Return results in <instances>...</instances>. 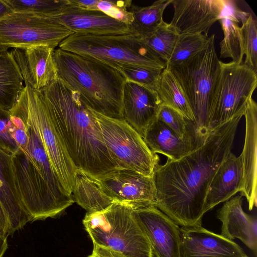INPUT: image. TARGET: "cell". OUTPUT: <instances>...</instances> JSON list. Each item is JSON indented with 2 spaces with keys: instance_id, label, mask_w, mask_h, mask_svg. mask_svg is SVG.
Returning a JSON list of instances; mask_svg holds the SVG:
<instances>
[{
  "instance_id": "6da1fadb",
  "label": "cell",
  "mask_w": 257,
  "mask_h": 257,
  "mask_svg": "<svg viewBox=\"0 0 257 257\" xmlns=\"http://www.w3.org/2000/svg\"><path fill=\"white\" fill-rule=\"evenodd\" d=\"M238 114L212 130L204 143L177 160L158 164L153 179L156 207L183 227L201 226L210 183L233 147Z\"/></svg>"
},
{
  "instance_id": "7a4b0ae2",
  "label": "cell",
  "mask_w": 257,
  "mask_h": 257,
  "mask_svg": "<svg viewBox=\"0 0 257 257\" xmlns=\"http://www.w3.org/2000/svg\"><path fill=\"white\" fill-rule=\"evenodd\" d=\"M40 92L76 167L94 178L115 169L98 123L79 94L59 78Z\"/></svg>"
},
{
  "instance_id": "3957f363",
  "label": "cell",
  "mask_w": 257,
  "mask_h": 257,
  "mask_svg": "<svg viewBox=\"0 0 257 257\" xmlns=\"http://www.w3.org/2000/svg\"><path fill=\"white\" fill-rule=\"evenodd\" d=\"M58 77L80 95L92 110L123 119L122 97L126 79L115 67L75 53L55 49Z\"/></svg>"
},
{
  "instance_id": "277c9868",
  "label": "cell",
  "mask_w": 257,
  "mask_h": 257,
  "mask_svg": "<svg viewBox=\"0 0 257 257\" xmlns=\"http://www.w3.org/2000/svg\"><path fill=\"white\" fill-rule=\"evenodd\" d=\"M214 34L205 47L183 63L169 69L183 90L194 117L197 134L209 136L214 92L220 72V63L214 46Z\"/></svg>"
},
{
  "instance_id": "5b68a950",
  "label": "cell",
  "mask_w": 257,
  "mask_h": 257,
  "mask_svg": "<svg viewBox=\"0 0 257 257\" xmlns=\"http://www.w3.org/2000/svg\"><path fill=\"white\" fill-rule=\"evenodd\" d=\"M93 243L128 257H155L132 206L114 202L105 210L87 213L82 221Z\"/></svg>"
},
{
  "instance_id": "8992f818",
  "label": "cell",
  "mask_w": 257,
  "mask_h": 257,
  "mask_svg": "<svg viewBox=\"0 0 257 257\" xmlns=\"http://www.w3.org/2000/svg\"><path fill=\"white\" fill-rule=\"evenodd\" d=\"M59 48L94 59L115 68L131 65L164 69L165 62L157 58L143 39L133 33L95 35L73 33Z\"/></svg>"
},
{
  "instance_id": "52a82bcc",
  "label": "cell",
  "mask_w": 257,
  "mask_h": 257,
  "mask_svg": "<svg viewBox=\"0 0 257 257\" xmlns=\"http://www.w3.org/2000/svg\"><path fill=\"white\" fill-rule=\"evenodd\" d=\"M115 169L131 170L153 177L159 157L123 119L109 117L91 109Z\"/></svg>"
},
{
  "instance_id": "ba28073f",
  "label": "cell",
  "mask_w": 257,
  "mask_h": 257,
  "mask_svg": "<svg viewBox=\"0 0 257 257\" xmlns=\"http://www.w3.org/2000/svg\"><path fill=\"white\" fill-rule=\"evenodd\" d=\"M257 86V73L243 63L221 61L210 124L212 130L244 112Z\"/></svg>"
},
{
  "instance_id": "9c48e42d",
  "label": "cell",
  "mask_w": 257,
  "mask_h": 257,
  "mask_svg": "<svg viewBox=\"0 0 257 257\" xmlns=\"http://www.w3.org/2000/svg\"><path fill=\"white\" fill-rule=\"evenodd\" d=\"M73 33L46 16L12 12L0 19V43L8 49L36 46L55 49Z\"/></svg>"
},
{
  "instance_id": "30bf717a",
  "label": "cell",
  "mask_w": 257,
  "mask_h": 257,
  "mask_svg": "<svg viewBox=\"0 0 257 257\" xmlns=\"http://www.w3.org/2000/svg\"><path fill=\"white\" fill-rule=\"evenodd\" d=\"M21 91L33 115L50 163L66 191L72 195L78 168L55 126L43 97L40 91L29 86L23 87Z\"/></svg>"
},
{
  "instance_id": "8fae6325",
  "label": "cell",
  "mask_w": 257,
  "mask_h": 257,
  "mask_svg": "<svg viewBox=\"0 0 257 257\" xmlns=\"http://www.w3.org/2000/svg\"><path fill=\"white\" fill-rule=\"evenodd\" d=\"M12 164L22 203L32 221L54 217L67 208L56 198L32 162L19 149L12 155Z\"/></svg>"
},
{
  "instance_id": "7c38bea8",
  "label": "cell",
  "mask_w": 257,
  "mask_h": 257,
  "mask_svg": "<svg viewBox=\"0 0 257 257\" xmlns=\"http://www.w3.org/2000/svg\"><path fill=\"white\" fill-rule=\"evenodd\" d=\"M96 178L114 202L128 204L133 208L156 206L153 176L131 170L115 169Z\"/></svg>"
},
{
  "instance_id": "4fadbf2b",
  "label": "cell",
  "mask_w": 257,
  "mask_h": 257,
  "mask_svg": "<svg viewBox=\"0 0 257 257\" xmlns=\"http://www.w3.org/2000/svg\"><path fill=\"white\" fill-rule=\"evenodd\" d=\"M11 110L18 115L25 124L28 138V158L36 167L54 196L68 208L74 202L72 196L66 191L50 163L33 115L21 91L16 104Z\"/></svg>"
},
{
  "instance_id": "5bb4252c",
  "label": "cell",
  "mask_w": 257,
  "mask_h": 257,
  "mask_svg": "<svg viewBox=\"0 0 257 257\" xmlns=\"http://www.w3.org/2000/svg\"><path fill=\"white\" fill-rule=\"evenodd\" d=\"M155 257H181L180 228L156 207L133 208Z\"/></svg>"
},
{
  "instance_id": "9a60e30c",
  "label": "cell",
  "mask_w": 257,
  "mask_h": 257,
  "mask_svg": "<svg viewBox=\"0 0 257 257\" xmlns=\"http://www.w3.org/2000/svg\"><path fill=\"white\" fill-rule=\"evenodd\" d=\"M174 14L169 26L178 35L204 34L219 20L224 0H173Z\"/></svg>"
},
{
  "instance_id": "2e32d148",
  "label": "cell",
  "mask_w": 257,
  "mask_h": 257,
  "mask_svg": "<svg viewBox=\"0 0 257 257\" xmlns=\"http://www.w3.org/2000/svg\"><path fill=\"white\" fill-rule=\"evenodd\" d=\"M54 49L48 46H36L14 48L10 52L25 86L40 91L58 78Z\"/></svg>"
},
{
  "instance_id": "e0dca14e",
  "label": "cell",
  "mask_w": 257,
  "mask_h": 257,
  "mask_svg": "<svg viewBox=\"0 0 257 257\" xmlns=\"http://www.w3.org/2000/svg\"><path fill=\"white\" fill-rule=\"evenodd\" d=\"M181 257H248L233 240L201 226L180 228Z\"/></svg>"
},
{
  "instance_id": "ac0fdd59",
  "label": "cell",
  "mask_w": 257,
  "mask_h": 257,
  "mask_svg": "<svg viewBox=\"0 0 257 257\" xmlns=\"http://www.w3.org/2000/svg\"><path fill=\"white\" fill-rule=\"evenodd\" d=\"M162 105L157 92L126 80L122 97L123 119L143 138L157 118Z\"/></svg>"
},
{
  "instance_id": "d6986e66",
  "label": "cell",
  "mask_w": 257,
  "mask_h": 257,
  "mask_svg": "<svg viewBox=\"0 0 257 257\" xmlns=\"http://www.w3.org/2000/svg\"><path fill=\"white\" fill-rule=\"evenodd\" d=\"M73 33L102 35L130 33L129 26L100 11H83L68 4L58 14L48 16Z\"/></svg>"
},
{
  "instance_id": "ffe728a7",
  "label": "cell",
  "mask_w": 257,
  "mask_h": 257,
  "mask_svg": "<svg viewBox=\"0 0 257 257\" xmlns=\"http://www.w3.org/2000/svg\"><path fill=\"white\" fill-rule=\"evenodd\" d=\"M143 139L153 153L161 154L171 160L189 154L206 140L195 130L181 138L157 118L148 127Z\"/></svg>"
},
{
  "instance_id": "44dd1931",
  "label": "cell",
  "mask_w": 257,
  "mask_h": 257,
  "mask_svg": "<svg viewBox=\"0 0 257 257\" xmlns=\"http://www.w3.org/2000/svg\"><path fill=\"white\" fill-rule=\"evenodd\" d=\"M13 154L0 147V201L8 222V235L32 221L18 190L12 164Z\"/></svg>"
},
{
  "instance_id": "7402d4cb",
  "label": "cell",
  "mask_w": 257,
  "mask_h": 257,
  "mask_svg": "<svg viewBox=\"0 0 257 257\" xmlns=\"http://www.w3.org/2000/svg\"><path fill=\"white\" fill-rule=\"evenodd\" d=\"M242 196L237 195L225 201L217 212V218L222 222L221 234L232 240L240 239L256 253L257 220L242 209Z\"/></svg>"
},
{
  "instance_id": "603a6c76",
  "label": "cell",
  "mask_w": 257,
  "mask_h": 257,
  "mask_svg": "<svg viewBox=\"0 0 257 257\" xmlns=\"http://www.w3.org/2000/svg\"><path fill=\"white\" fill-rule=\"evenodd\" d=\"M244 115L245 118V136L240 154L243 169V186L240 195L244 196L251 210L256 206L257 173V104L251 98Z\"/></svg>"
},
{
  "instance_id": "cb8c5ba5",
  "label": "cell",
  "mask_w": 257,
  "mask_h": 257,
  "mask_svg": "<svg viewBox=\"0 0 257 257\" xmlns=\"http://www.w3.org/2000/svg\"><path fill=\"white\" fill-rule=\"evenodd\" d=\"M243 186V169L240 155L231 152L222 162L210 183L205 197L204 211L206 213L221 202L230 199Z\"/></svg>"
},
{
  "instance_id": "d4e9b609",
  "label": "cell",
  "mask_w": 257,
  "mask_h": 257,
  "mask_svg": "<svg viewBox=\"0 0 257 257\" xmlns=\"http://www.w3.org/2000/svg\"><path fill=\"white\" fill-rule=\"evenodd\" d=\"M72 196L74 202L85 209L87 213L103 211L114 202L96 178L79 169L75 174Z\"/></svg>"
},
{
  "instance_id": "484cf974",
  "label": "cell",
  "mask_w": 257,
  "mask_h": 257,
  "mask_svg": "<svg viewBox=\"0 0 257 257\" xmlns=\"http://www.w3.org/2000/svg\"><path fill=\"white\" fill-rule=\"evenodd\" d=\"M237 8L231 1L224 0V9L218 20L223 33L220 43V57L229 58L237 64L242 63L244 55L243 40L236 13Z\"/></svg>"
},
{
  "instance_id": "4316f807",
  "label": "cell",
  "mask_w": 257,
  "mask_h": 257,
  "mask_svg": "<svg viewBox=\"0 0 257 257\" xmlns=\"http://www.w3.org/2000/svg\"><path fill=\"white\" fill-rule=\"evenodd\" d=\"M173 0H159L146 7L132 4L130 11L133 20L129 25L130 32L142 39L149 37L165 24L163 15Z\"/></svg>"
},
{
  "instance_id": "83f0119b",
  "label": "cell",
  "mask_w": 257,
  "mask_h": 257,
  "mask_svg": "<svg viewBox=\"0 0 257 257\" xmlns=\"http://www.w3.org/2000/svg\"><path fill=\"white\" fill-rule=\"evenodd\" d=\"M23 79L10 52L0 56V108L11 110L23 88Z\"/></svg>"
},
{
  "instance_id": "f1b7e54d",
  "label": "cell",
  "mask_w": 257,
  "mask_h": 257,
  "mask_svg": "<svg viewBox=\"0 0 257 257\" xmlns=\"http://www.w3.org/2000/svg\"><path fill=\"white\" fill-rule=\"evenodd\" d=\"M157 93L162 104L176 110L194 123V115L186 96L173 74L167 68L162 71Z\"/></svg>"
},
{
  "instance_id": "f546056e",
  "label": "cell",
  "mask_w": 257,
  "mask_h": 257,
  "mask_svg": "<svg viewBox=\"0 0 257 257\" xmlns=\"http://www.w3.org/2000/svg\"><path fill=\"white\" fill-rule=\"evenodd\" d=\"M209 39L204 34H186L179 35L172 54L165 63L166 68L179 65L201 51Z\"/></svg>"
},
{
  "instance_id": "4dcf8cb0",
  "label": "cell",
  "mask_w": 257,
  "mask_h": 257,
  "mask_svg": "<svg viewBox=\"0 0 257 257\" xmlns=\"http://www.w3.org/2000/svg\"><path fill=\"white\" fill-rule=\"evenodd\" d=\"M236 16L241 22L245 61L243 63L257 73V23L250 13L237 9Z\"/></svg>"
},
{
  "instance_id": "1f68e13d",
  "label": "cell",
  "mask_w": 257,
  "mask_h": 257,
  "mask_svg": "<svg viewBox=\"0 0 257 257\" xmlns=\"http://www.w3.org/2000/svg\"><path fill=\"white\" fill-rule=\"evenodd\" d=\"M178 37L179 35L166 22L152 35L143 40L150 51L166 63L172 54Z\"/></svg>"
},
{
  "instance_id": "d6a6232c",
  "label": "cell",
  "mask_w": 257,
  "mask_h": 257,
  "mask_svg": "<svg viewBox=\"0 0 257 257\" xmlns=\"http://www.w3.org/2000/svg\"><path fill=\"white\" fill-rule=\"evenodd\" d=\"M13 12H23L51 16L58 14L67 0H5Z\"/></svg>"
},
{
  "instance_id": "836d02e7",
  "label": "cell",
  "mask_w": 257,
  "mask_h": 257,
  "mask_svg": "<svg viewBox=\"0 0 257 257\" xmlns=\"http://www.w3.org/2000/svg\"><path fill=\"white\" fill-rule=\"evenodd\" d=\"M116 68L126 80L131 81L157 92L163 69L131 65H118Z\"/></svg>"
},
{
  "instance_id": "e575fe53",
  "label": "cell",
  "mask_w": 257,
  "mask_h": 257,
  "mask_svg": "<svg viewBox=\"0 0 257 257\" xmlns=\"http://www.w3.org/2000/svg\"><path fill=\"white\" fill-rule=\"evenodd\" d=\"M157 119L162 121L181 138L185 137L194 130L196 131L193 122L186 119L176 110L164 104H162L161 105Z\"/></svg>"
},
{
  "instance_id": "d590c367",
  "label": "cell",
  "mask_w": 257,
  "mask_h": 257,
  "mask_svg": "<svg viewBox=\"0 0 257 257\" xmlns=\"http://www.w3.org/2000/svg\"><path fill=\"white\" fill-rule=\"evenodd\" d=\"M132 5V1L131 0H98L97 8L98 11L129 26L133 20V14L130 11Z\"/></svg>"
},
{
  "instance_id": "8d00e7d4",
  "label": "cell",
  "mask_w": 257,
  "mask_h": 257,
  "mask_svg": "<svg viewBox=\"0 0 257 257\" xmlns=\"http://www.w3.org/2000/svg\"><path fill=\"white\" fill-rule=\"evenodd\" d=\"M0 147L15 154L19 147L12 135V122L10 110L0 108Z\"/></svg>"
},
{
  "instance_id": "74e56055",
  "label": "cell",
  "mask_w": 257,
  "mask_h": 257,
  "mask_svg": "<svg viewBox=\"0 0 257 257\" xmlns=\"http://www.w3.org/2000/svg\"><path fill=\"white\" fill-rule=\"evenodd\" d=\"M88 257H128L112 248L93 243L92 253Z\"/></svg>"
},
{
  "instance_id": "f35d334b",
  "label": "cell",
  "mask_w": 257,
  "mask_h": 257,
  "mask_svg": "<svg viewBox=\"0 0 257 257\" xmlns=\"http://www.w3.org/2000/svg\"><path fill=\"white\" fill-rule=\"evenodd\" d=\"M98 0H67L68 5L72 8L83 11H98Z\"/></svg>"
},
{
  "instance_id": "ab89813d",
  "label": "cell",
  "mask_w": 257,
  "mask_h": 257,
  "mask_svg": "<svg viewBox=\"0 0 257 257\" xmlns=\"http://www.w3.org/2000/svg\"><path fill=\"white\" fill-rule=\"evenodd\" d=\"M8 222L7 215L0 201V234L8 236Z\"/></svg>"
},
{
  "instance_id": "60d3db41",
  "label": "cell",
  "mask_w": 257,
  "mask_h": 257,
  "mask_svg": "<svg viewBox=\"0 0 257 257\" xmlns=\"http://www.w3.org/2000/svg\"><path fill=\"white\" fill-rule=\"evenodd\" d=\"M13 12L5 0H0V19Z\"/></svg>"
},
{
  "instance_id": "b9f144b4",
  "label": "cell",
  "mask_w": 257,
  "mask_h": 257,
  "mask_svg": "<svg viewBox=\"0 0 257 257\" xmlns=\"http://www.w3.org/2000/svg\"><path fill=\"white\" fill-rule=\"evenodd\" d=\"M8 247L7 236L0 234V257H3Z\"/></svg>"
},
{
  "instance_id": "7bdbcfd3",
  "label": "cell",
  "mask_w": 257,
  "mask_h": 257,
  "mask_svg": "<svg viewBox=\"0 0 257 257\" xmlns=\"http://www.w3.org/2000/svg\"><path fill=\"white\" fill-rule=\"evenodd\" d=\"M8 48L2 45L0 43V56L8 51Z\"/></svg>"
}]
</instances>
